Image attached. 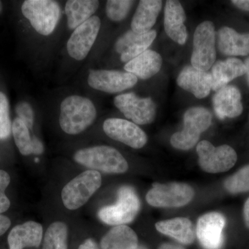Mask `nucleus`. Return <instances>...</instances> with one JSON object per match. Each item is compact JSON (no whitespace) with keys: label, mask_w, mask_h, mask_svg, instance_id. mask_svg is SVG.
Returning a JSON list of instances; mask_svg holds the SVG:
<instances>
[{"label":"nucleus","mask_w":249,"mask_h":249,"mask_svg":"<svg viewBox=\"0 0 249 249\" xmlns=\"http://www.w3.org/2000/svg\"><path fill=\"white\" fill-rule=\"evenodd\" d=\"M101 26V19L93 16L73 31L67 43L71 58L78 61L87 58L97 39Z\"/></svg>","instance_id":"obj_11"},{"label":"nucleus","mask_w":249,"mask_h":249,"mask_svg":"<svg viewBox=\"0 0 249 249\" xmlns=\"http://www.w3.org/2000/svg\"><path fill=\"white\" fill-rule=\"evenodd\" d=\"M245 67H246V75H247V83H248V85L249 87V57L246 59L245 62Z\"/></svg>","instance_id":"obj_40"},{"label":"nucleus","mask_w":249,"mask_h":249,"mask_svg":"<svg viewBox=\"0 0 249 249\" xmlns=\"http://www.w3.org/2000/svg\"><path fill=\"white\" fill-rule=\"evenodd\" d=\"M224 187L232 194L249 191V165H245L229 177L224 182Z\"/></svg>","instance_id":"obj_29"},{"label":"nucleus","mask_w":249,"mask_h":249,"mask_svg":"<svg viewBox=\"0 0 249 249\" xmlns=\"http://www.w3.org/2000/svg\"><path fill=\"white\" fill-rule=\"evenodd\" d=\"M213 106L216 116L220 120L240 116L243 105L240 89L234 85H227L218 90L213 98Z\"/></svg>","instance_id":"obj_15"},{"label":"nucleus","mask_w":249,"mask_h":249,"mask_svg":"<svg viewBox=\"0 0 249 249\" xmlns=\"http://www.w3.org/2000/svg\"><path fill=\"white\" fill-rule=\"evenodd\" d=\"M43 236L42 226L29 221L13 228L8 237L10 249H24L27 247H39Z\"/></svg>","instance_id":"obj_19"},{"label":"nucleus","mask_w":249,"mask_h":249,"mask_svg":"<svg viewBox=\"0 0 249 249\" xmlns=\"http://www.w3.org/2000/svg\"><path fill=\"white\" fill-rule=\"evenodd\" d=\"M30 129L19 118H16L12 124V134L19 152L24 156L34 154V137H31Z\"/></svg>","instance_id":"obj_28"},{"label":"nucleus","mask_w":249,"mask_h":249,"mask_svg":"<svg viewBox=\"0 0 249 249\" xmlns=\"http://www.w3.org/2000/svg\"><path fill=\"white\" fill-rule=\"evenodd\" d=\"M78 249H100L97 242L93 239H88L80 246Z\"/></svg>","instance_id":"obj_36"},{"label":"nucleus","mask_w":249,"mask_h":249,"mask_svg":"<svg viewBox=\"0 0 249 249\" xmlns=\"http://www.w3.org/2000/svg\"><path fill=\"white\" fill-rule=\"evenodd\" d=\"M16 112L18 118L26 124L28 128L30 130L32 129L35 119V114L31 105L24 101L18 103L16 106Z\"/></svg>","instance_id":"obj_32"},{"label":"nucleus","mask_w":249,"mask_h":249,"mask_svg":"<svg viewBox=\"0 0 249 249\" xmlns=\"http://www.w3.org/2000/svg\"><path fill=\"white\" fill-rule=\"evenodd\" d=\"M68 228L65 223H52L44 237L42 249H67Z\"/></svg>","instance_id":"obj_27"},{"label":"nucleus","mask_w":249,"mask_h":249,"mask_svg":"<svg viewBox=\"0 0 249 249\" xmlns=\"http://www.w3.org/2000/svg\"><path fill=\"white\" fill-rule=\"evenodd\" d=\"M163 1L160 0H142L131 22V30L139 34L152 30L161 11Z\"/></svg>","instance_id":"obj_23"},{"label":"nucleus","mask_w":249,"mask_h":249,"mask_svg":"<svg viewBox=\"0 0 249 249\" xmlns=\"http://www.w3.org/2000/svg\"><path fill=\"white\" fill-rule=\"evenodd\" d=\"M243 216L246 227L249 229V197L246 201L244 206Z\"/></svg>","instance_id":"obj_38"},{"label":"nucleus","mask_w":249,"mask_h":249,"mask_svg":"<svg viewBox=\"0 0 249 249\" xmlns=\"http://www.w3.org/2000/svg\"><path fill=\"white\" fill-rule=\"evenodd\" d=\"M73 160L83 166L104 173L121 174L128 170V163L124 156L107 145L80 149L74 154Z\"/></svg>","instance_id":"obj_2"},{"label":"nucleus","mask_w":249,"mask_h":249,"mask_svg":"<svg viewBox=\"0 0 249 249\" xmlns=\"http://www.w3.org/2000/svg\"><path fill=\"white\" fill-rule=\"evenodd\" d=\"M194 196V190L186 183H156L147 193L146 201L154 207L178 208L191 202Z\"/></svg>","instance_id":"obj_9"},{"label":"nucleus","mask_w":249,"mask_h":249,"mask_svg":"<svg viewBox=\"0 0 249 249\" xmlns=\"http://www.w3.org/2000/svg\"><path fill=\"white\" fill-rule=\"evenodd\" d=\"M177 83L180 88L189 91L199 99L207 97L212 89L211 73L196 70L192 65L185 67L181 70Z\"/></svg>","instance_id":"obj_17"},{"label":"nucleus","mask_w":249,"mask_h":249,"mask_svg":"<svg viewBox=\"0 0 249 249\" xmlns=\"http://www.w3.org/2000/svg\"><path fill=\"white\" fill-rule=\"evenodd\" d=\"M103 130L109 138L134 149L145 146L147 137L138 124L125 119L110 118L103 123Z\"/></svg>","instance_id":"obj_13"},{"label":"nucleus","mask_w":249,"mask_h":249,"mask_svg":"<svg viewBox=\"0 0 249 249\" xmlns=\"http://www.w3.org/2000/svg\"><path fill=\"white\" fill-rule=\"evenodd\" d=\"M138 78L132 73L118 70H91L88 77V85L93 89L107 93H117L131 89Z\"/></svg>","instance_id":"obj_12"},{"label":"nucleus","mask_w":249,"mask_h":249,"mask_svg":"<svg viewBox=\"0 0 249 249\" xmlns=\"http://www.w3.org/2000/svg\"><path fill=\"white\" fill-rule=\"evenodd\" d=\"M101 183V175L96 170H86L80 174L62 189L61 197L64 206L71 211L79 209L99 189Z\"/></svg>","instance_id":"obj_5"},{"label":"nucleus","mask_w":249,"mask_h":249,"mask_svg":"<svg viewBox=\"0 0 249 249\" xmlns=\"http://www.w3.org/2000/svg\"><path fill=\"white\" fill-rule=\"evenodd\" d=\"M21 10L31 27L44 36L53 33L61 17L60 4L54 0H26Z\"/></svg>","instance_id":"obj_4"},{"label":"nucleus","mask_w":249,"mask_h":249,"mask_svg":"<svg viewBox=\"0 0 249 249\" xmlns=\"http://www.w3.org/2000/svg\"><path fill=\"white\" fill-rule=\"evenodd\" d=\"M114 103L116 107L134 124L143 125L155 120L156 105L150 97H139L133 92L121 93L114 98Z\"/></svg>","instance_id":"obj_10"},{"label":"nucleus","mask_w":249,"mask_h":249,"mask_svg":"<svg viewBox=\"0 0 249 249\" xmlns=\"http://www.w3.org/2000/svg\"><path fill=\"white\" fill-rule=\"evenodd\" d=\"M186 13L180 1L168 0L164 9V29L167 35L174 42L183 45L188 38V31L184 22Z\"/></svg>","instance_id":"obj_16"},{"label":"nucleus","mask_w":249,"mask_h":249,"mask_svg":"<svg viewBox=\"0 0 249 249\" xmlns=\"http://www.w3.org/2000/svg\"><path fill=\"white\" fill-rule=\"evenodd\" d=\"M163 63L160 53L147 49L124 65V71L134 75L137 78L147 80L155 76L160 70Z\"/></svg>","instance_id":"obj_22"},{"label":"nucleus","mask_w":249,"mask_h":249,"mask_svg":"<svg viewBox=\"0 0 249 249\" xmlns=\"http://www.w3.org/2000/svg\"><path fill=\"white\" fill-rule=\"evenodd\" d=\"M11 202L7 196L3 192H0V214L6 212L9 209Z\"/></svg>","instance_id":"obj_34"},{"label":"nucleus","mask_w":249,"mask_h":249,"mask_svg":"<svg viewBox=\"0 0 249 249\" xmlns=\"http://www.w3.org/2000/svg\"><path fill=\"white\" fill-rule=\"evenodd\" d=\"M99 4L97 0H68L65 8L67 27L70 30L76 29L93 17Z\"/></svg>","instance_id":"obj_25"},{"label":"nucleus","mask_w":249,"mask_h":249,"mask_svg":"<svg viewBox=\"0 0 249 249\" xmlns=\"http://www.w3.org/2000/svg\"><path fill=\"white\" fill-rule=\"evenodd\" d=\"M199 164L206 173H220L231 169L235 165L237 155L228 145L215 147L208 141H201L196 145Z\"/></svg>","instance_id":"obj_8"},{"label":"nucleus","mask_w":249,"mask_h":249,"mask_svg":"<svg viewBox=\"0 0 249 249\" xmlns=\"http://www.w3.org/2000/svg\"><path fill=\"white\" fill-rule=\"evenodd\" d=\"M135 1L130 0H108L106 3V14L112 22L124 20Z\"/></svg>","instance_id":"obj_30"},{"label":"nucleus","mask_w":249,"mask_h":249,"mask_svg":"<svg viewBox=\"0 0 249 249\" xmlns=\"http://www.w3.org/2000/svg\"><path fill=\"white\" fill-rule=\"evenodd\" d=\"M157 37V31L151 30L145 34H139L132 30L124 32L119 37V47L122 51L121 62L127 63L145 52Z\"/></svg>","instance_id":"obj_18"},{"label":"nucleus","mask_w":249,"mask_h":249,"mask_svg":"<svg viewBox=\"0 0 249 249\" xmlns=\"http://www.w3.org/2000/svg\"><path fill=\"white\" fill-rule=\"evenodd\" d=\"M216 34L213 23L204 21L196 28L193 37L192 66L196 70L207 71L215 62Z\"/></svg>","instance_id":"obj_6"},{"label":"nucleus","mask_w":249,"mask_h":249,"mask_svg":"<svg viewBox=\"0 0 249 249\" xmlns=\"http://www.w3.org/2000/svg\"><path fill=\"white\" fill-rule=\"evenodd\" d=\"M217 47L219 52L227 56L249 55V34H241L235 29L224 27L217 32Z\"/></svg>","instance_id":"obj_20"},{"label":"nucleus","mask_w":249,"mask_h":249,"mask_svg":"<svg viewBox=\"0 0 249 249\" xmlns=\"http://www.w3.org/2000/svg\"><path fill=\"white\" fill-rule=\"evenodd\" d=\"M2 10H3L2 2H1V1H0V14H1V11H2Z\"/></svg>","instance_id":"obj_41"},{"label":"nucleus","mask_w":249,"mask_h":249,"mask_svg":"<svg viewBox=\"0 0 249 249\" xmlns=\"http://www.w3.org/2000/svg\"><path fill=\"white\" fill-rule=\"evenodd\" d=\"M160 233L173 237L183 245H189L196 240V232L191 221L186 217H177L160 221L155 224Z\"/></svg>","instance_id":"obj_24"},{"label":"nucleus","mask_w":249,"mask_h":249,"mask_svg":"<svg viewBox=\"0 0 249 249\" xmlns=\"http://www.w3.org/2000/svg\"><path fill=\"white\" fill-rule=\"evenodd\" d=\"M226 219L222 214L209 213L199 218L196 224V235L205 249H221L224 244L223 230Z\"/></svg>","instance_id":"obj_14"},{"label":"nucleus","mask_w":249,"mask_h":249,"mask_svg":"<svg viewBox=\"0 0 249 249\" xmlns=\"http://www.w3.org/2000/svg\"><path fill=\"white\" fill-rule=\"evenodd\" d=\"M97 111L89 98L79 95L67 96L60 104L59 123L65 133L76 135L84 132L96 121Z\"/></svg>","instance_id":"obj_1"},{"label":"nucleus","mask_w":249,"mask_h":249,"mask_svg":"<svg viewBox=\"0 0 249 249\" xmlns=\"http://www.w3.org/2000/svg\"><path fill=\"white\" fill-rule=\"evenodd\" d=\"M158 249H186L181 246L174 245V244L165 243L160 246Z\"/></svg>","instance_id":"obj_39"},{"label":"nucleus","mask_w":249,"mask_h":249,"mask_svg":"<svg viewBox=\"0 0 249 249\" xmlns=\"http://www.w3.org/2000/svg\"><path fill=\"white\" fill-rule=\"evenodd\" d=\"M138 247L137 234L126 225L113 227L103 236L101 242V249H136Z\"/></svg>","instance_id":"obj_26"},{"label":"nucleus","mask_w":249,"mask_h":249,"mask_svg":"<svg viewBox=\"0 0 249 249\" xmlns=\"http://www.w3.org/2000/svg\"><path fill=\"white\" fill-rule=\"evenodd\" d=\"M11 222L9 217L0 214V236L7 231L11 227Z\"/></svg>","instance_id":"obj_35"},{"label":"nucleus","mask_w":249,"mask_h":249,"mask_svg":"<svg viewBox=\"0 0 249 249\" xmlns=\"http://www.w3.org/2000/svg\"><path fill=\"white\" fill-rule=\"evenodd\" d=\"M136 249H147L146 247H143V246H139Z\"/></svg>","instance_id":"obj_42"},{"label":"nucleus","mask_w":249,"mask_h":249,"mask_svg":"<svg viewBox=\"0 0 249 249\" xmlns=\"http://www.w3.org/2000/svg\"><path fill=\"white\" fill-rule=\"evenodd\" d=\"M11 178L9 174L4 170H0V192L4 193L5 190L9 186Z\"/></svg>","instance_id":"obj_33"},{"label":"nucleus","mask_w":249,"mask_h":249,"mask_svg":"<svg viewBox=\"0 0 249 249\" xmlns=\"http://www.w3.org/2000/svg\"><path fill=\"white\" fill-rule=\"evenodd\" d=\"M211 111L202 107L190 108L183 116V128L172 136L170 142L175 148L188 150L196 146L201 134L212 124Z\"/></svg>","instance_id":"obj_3"},{"label":"nucleus","mask_w":249,"mask_h":249,"mask_svg":"<svg viewBox=\"0 0 249 249\" xmlns=\"http://www.w3.org/2000/svg\"><path fill=\"white\" fill-rule=\"evenodd\" d=\"M115 205L100 210L98 217L108 225L120 226L134 220L140 209V201L135 192L129 186L121 188Z\"/></svg>","instance_id":"obj_7"},{"label":"nucleus","mask_w":249,"mask_h":249,"mask_svg":"<svg viewBox=\"0 0 249 249\" xmlns=\"http://www.w3.org/2000/svg\"><path fill=\"white\" fill-rule=\"evenodd\" d=\"M212 89L217 91L227 86L230 82L246 74L245 63L240 59L229 58L214 62L211 70Z\"/></svg>","instance_id":"obj_21"},{"label":"nucleus","mask_w":249,"mask_h":249,"mask_svg":"<svg viewBox=\"0 0 249 249\" xmlns=\"http://www.w3.org/2000/svg\"><path fill=\"white\" fill-rule=\"evenodd\" d=\"M231 3L237 9L242 11H249V0H232Z\"/></svg>","instance_id":"obj_37"},{"label":"nucleus","mask_w":249,"mask_h":249,"mask_svg":"<svg viewBox=\"0 0 249 249\" xmlns=\"http://www.w3.org/2000/svg\"><path fill=\"white\" fill-rule=\"evenodd\" d=\"M12 132V124L10 118L9 100L0 91V140L9 138Z\"/></svg>","instance_id":"obj_31"}]
</instances>
